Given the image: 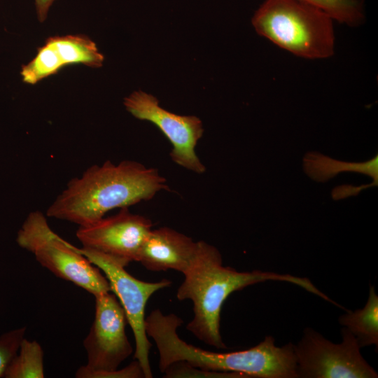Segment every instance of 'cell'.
Instances as JSON below:
<instances>
[{"mask_svg":"<svg viewBox=\"0 0 378 378\" xmlns=\"http://www.w3.org/2000/svg\"><path fill=\"white\" fill-rule=\"evenodd\" d=\"M151 220L122 208L111 216L79 226L76 237L83 248L125 260L137 262L142 244L151 230Z\"/></svg>","mask_w":378,"mask_h":378,"instance_id":"obj_10","label":"cell"},{"mask_svg":"<svg viewBox=\"0 0 378 378\" xmlns=\"http://www.w3.org/2000/svg\"><path fill=\"white\" fill-rule=\"evenodd\" d=\"M342 342L335 344L307 328L294 344L298 378H377L378 374L360 354L354 335L341 329Z\"/></svg>","mask_w":378,"mask_h":378,"instance_id":"obj_8","label":"cell"},{"mask_svg":"<svg viewBox=\"0 0 378 378\" xmlns=\"http://www.w3.org/2000/svg\"><path fill=\"white\" fill-rule=\"evenodd\" d=\"M339 318V323L356 337L360 348L370 345L378 346V295L374 286L369 287L365 305Z\"/></svg>","mask_w":378,"mask_h":378,"instance_id":"obj_14","label":"cell"},{"mask_svg":"<svg viewBox=\"0 0 378 378\" xmlns=\"http://www.w3.org/2000/svg\"><path fill=\"white\" fill-rule=\"evenodd\" d=\"M305 173L313 180L326 182L340 172H355L370 176L373 183H378V155L363 162H349L334 160L320 153L312 151L303 158Z\"/></svg>","mask_w":378,"mask_h":378,"instance_id":"obj_13","label":"cell"},{"mask_svg":"<svg viewBox=\"0 0 378 378\" xmlns=\"http://www.w3.org/2000/svg\"><path fill=\"white\" fill-rule=\"evenodd\" d=\"M16 242L56 276L70 281L94 296L111 292L101 270L49 226L40 211L29 214L18 230Z\"/></svg>","mask_w":378,"mask_h":378,"instance_id":"obj_5","label":"cell"},{"mask_svg":"<svg viewBox=\"0 0 378 378\" xmlns=\"http://www.w3.org/2000/svg\"><path fill=\"white\" fill-rule=\"evenodd\" d=\"M332 18L298 0H265L252 24L260 36L300 57L320 59L335 52Z\"/></svg>","mask_w":378,"mask_h":378,"instance_id":"obj_4","label":"cell"},{"mask_svg":"<svg viewBox=\"0 0 378 378\" xmlns=\"http://www.w3.org/2000/svg\"><path fill=\"white\" fill-rule=\"evenodd\" d=\"M183 275L176 298L181 301L190 300L193 304V318L186 328L202 342L218 349H227L220 332L221 309L235 291L266 281H280L295 284L328 302L332 301L305 277L260 270L238 272L223 266L219 251L204 241H197L195 253Z\"/></svg>","mask_w":378,"mask_h":378,"instance_id":"obj_2","label":"cell"},{"mask_svg":"<svg viewBox=\"0 0 378 378\" xmlns=\"http://www.w3.org/2000/svg\"><path fill=\"white\" fill-rule=\"evenodd\" d=\"M123 104L134 117L149 121L161 130L172 144L169 155L174 163L197 174L205 172L206 167L195 151L204 133L199 118L171 113L160 106L155 97L141 90L125 97Z\"/></svg>","mask_w":378,"mask_h":378,"instance_id":"obj_9","label":"cell"},{"mask_svg":"<svg viewBox=\"0 0 378 378\" xmlns=\"http://www.w3.org/2000/svg\"><path fill=\"white\" fill-rule=\"evenodd\" d=\"M316 7L333 20L351 27H357L365 19L363 0H298Z\"/></svg>","mask_w":378,"mask_h":378,"instance_id":"obj_16","label":"cell"},{"mask_svg":"<svg viewBox=\"0 0 378 378\" xmlns=\"http://www.w3.org/2000/svg\"><path fill=\"white\" fill-rule=\"evenodd\" d=\"M197 241L172 228L162 227L149 232L137 262L153 272L173 270L183 273L195 253Z\"/></svg>","mask_w":378,"mask_h":378,"instance_id":"obj_12","label":"cell"},{"mask_svg":"<svg viewBox=\"0 0 378 378\" xmlns=\"http://www.w3.org/2000/svg\"><path fill=\"white\" fill-rule=\"evenodd\" d=\"M94 298V318L83 340L87 363L77 370V378H109L134 351L125 332L127 318L116 296L107 292Z\"/></svg>","mask_w":378,"mask_h":378,"instance_id":"obj_7","label":"cell"},{"mask_svg":"<svg viewBox=\"0 0 378 378\" xmlns=\"http://www.w3.org/2000/svg\"><path fill=\"white\" fill-rule=\"evenodd\" d=\"M26 333V327L6 332L0 336V377L4 374L17 354Z\"/></svg>","mask_w":378,"mask_h":378,"instance_id":"obj_17","label":"cell"},{"mask_svg":"<svg viewBox=\"0 0 378 378\" xmlns=\"http://www.w3.org/2000/svg\"><path fill=\"white\" fill-rule=\"evenodd\" d=\"M55 0H35L38 20L43 22L46 20L50 7Z\"/></svg>","mask_w":378,"mask_h":378,"instance_id":"obj_18","label":"cell"},{"mask_svg":"<svg viewBox=\"0 0 378 378\" xmlns=\"http://www.w3.org/2000/svg\"><path fill=\"white\" fill-rule=\"evenodd\" d=\"M169 189L166 178L157 169L132 160L118 164L108 160L71 179L46 215L85 226L104 217L110 210L129 208Z\"/></svg>","mask_w":378,"mask_h":378,"instance_id":"obj_3","label":"cell"},{"mask_svg":"<svg viewBox=\"0 0 378 378\" xmlns=\"http://www.w3.org/2000/svg\"><path fill=\"white\" fill-rule=\"evenodd\" d=\"M77 248L104 274L111 292L123 308L132 330L135 341L134 358L139 363L144 378L153 377L149 359L152 344L146 332L145 309L150 298L159 290L170 286L172 281L167 279L155 282L141 281L126 271L128 263L125 260L89 248Z\"/></svg>","mask_w":378,"mask_h":378,"instance_id":"obj_6","label":"cell"},{"mask_svg":"<svg viewBox=\"0 0 378 378\" xmlns=\"http://www.w3.org/2000/svg\"><path fill=\"white\" fill-rule=\"evenodd\" d=\"M104 60V56L95 43L87 36H51L38 48L36 57L22 66L20 74L24 83L34 85L66 66L83 64L99 68Z\"/></svg>","mask_w":378,"mask_h":378,"instance_id":"obj_11","label":"cell"},{"mask_svg":"<svg viewBox=\"0 0 378 378\" xmlns=\"http://www.w3.org/2000/svg\"><path fill=\"white\" fill-rule=\"evenodd\" d=\"M4 377L43 378V351L40 344L24 337Z\"/></svg>","mask_w":378,"mask_h":378,"instance_id":"obj_15","label":"cell"},{"mask_svg":"<svg viewBox=\"0 0 378 378\" xmlns=\"http://www.w3.org/2000/svg\"><path fill=\"white\" fill-rule=\"evenodd\" d=\"M183 320L174 314L155 309L145 318L148 337L155 342L162 373L181 363L200 370L204 377L298 378L294 344L277 346L271 335L247 349L218 353L202 349L183 340L177 329Z\"/></svg>","mask_w":378,"mask_h":378,"instance_id":"obj_1","label":"cell"}]
</instances>
